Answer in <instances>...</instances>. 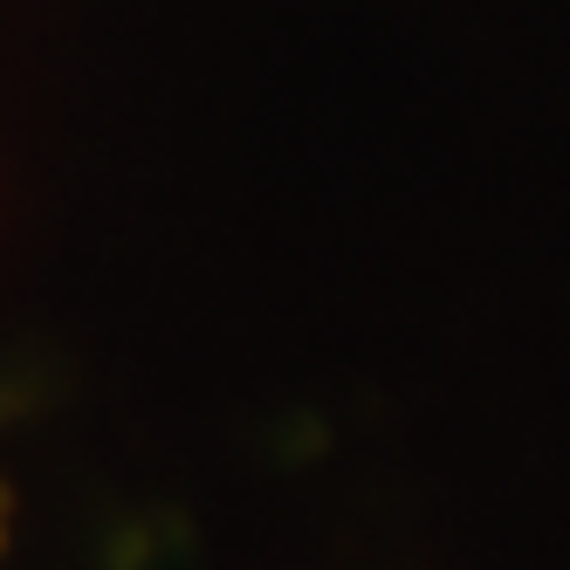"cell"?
<instances>
[{
	"mask_svg": "<svg viewBox=\"0 0 570 570\" xmlns=\"http://www.w3.org/2000/svg\"><path fill=\"white\" fill-rule=\"evenodd\" d=\"M8 522H14V502H8V481H0V557H8Z\"/></svg>",
	"mask_w": 570,
	"mask_h": 570,
	"instance_id": "obj_1",
	"label": "cell"
}]
</instances>
